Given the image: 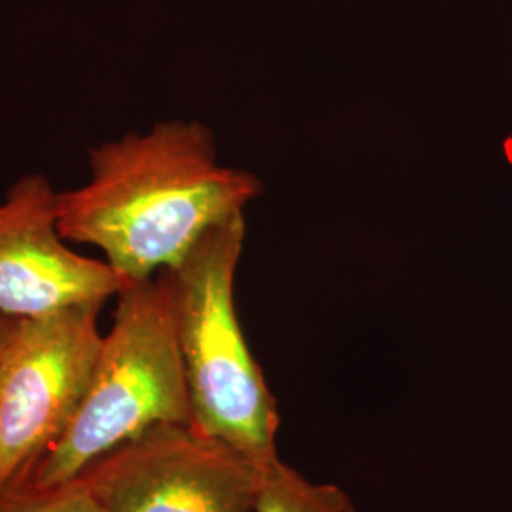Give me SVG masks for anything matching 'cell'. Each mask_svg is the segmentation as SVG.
Returning <instances> with one entry per match:
<instances>
[{
    "instance_id": "6da1fadb",
    "label": "cell",
    "mask_w": 512,
    "mask_h": 512,
    "mask_svg": "<svg viewBox=\"0 0 512 512\" xmlns=\"http://www.w3.org/2000/svg\"><path fill=\"white\" fill-rule=\"evenodd\" d=\"M88 181L57 190V228L88 245L128 283L177 266L200 239L245 215L262 181L219 162L213 131L196 120L158 122L88 152Z\"/></svg>"
},
{
    "instance_id": "7a4b0ae2",
    "label": "cell",
    "mask_w": 512,
    "mask_h": 512,
    "mask_svg": "<svg viewBox=\"0 0 512 512\" xmlns=\"http://www.w3.org/2000/svg\"><path fill=\"white\" fill-rule=\"evenodd\" d=\"M116 300L112 327L73 420L12 494L61 488L154 425L194 423L164 275L129 283Z\"/></svg>"
},
{
    "instance_id": "3957f363",
    "label": "cell",
    "mask_w": 512,
    "mask_h": 512,
    "mask_svg": "<svg viewBox=\"0 0 512 512\" xmlns=\"http://www.w3.org/2000/svg\"><path fill=\"white\" fill-rule=\"evenodd\" d=\"M245 234V215L226 220L162 275L194 425L264 467L277 458L281 418L236 311L234 287Z\"/></svg>"
},
{
    "instance_id": "277c9868",
    "label": "cell",
    "mask_w": 512,
    "mask_h": 512,
    "mask_svg": "<svg viewBox=\"0 0 512 512\" xmlns=\"http://www.w3.org/2000/svg\"><path fill=\"white\" fill-rule=\"evenodd\" d=\"M103 304L16 319L0 357V497L12 494L74 418L103 346Z\"/></svg>"
},
{
    "instance_id": "5b68a950",
    "label": "cell",
    "mask_w": 512,
    "mask_h": 512,
    "mask_svg": "<svg viewBox=\"0 0 512 512\" xmlns=\"http://www.w3.org/2000/svg\"><path fill=\"white\" fill-rule=\"evenodd\" d=\"M262 467L194 423H160L71 482L97 512H255Z\"/></svg>"
},
{
    "instance_id": "8992f818",
    "label": "cell",
    "mask_w": 512,
    "mask_h": 512,
    "mask_svg": "<svg viewBox=\"0 0 512 512\" xmlns=\"http://www.w3.org/2000/svg\"><path fill=\"white\" fill-rule=\"evenodd\" d=\"M129 283L105 260L80 255L57 228V190L42 173L19 177L0 202V313L25 319L105 304Z\"/></svg>"
},
{
    "instance_id": "52a82bcc",
    "label": "cell",
    "mask_w": 512,
    "mask_h": 512,
    "mask_svg": "<svg viewBox=\"0 0 512 512\" xmlns=\"http://www.w3.org/2000/svg\"><path fill=\"white\" fill-rule=\"evenodd\" d=\"M255 512H359L346 490L311 482L279 456L260 471Z\"/></svg>"
},
{
    "instance_id": "ba28073f",
    "label": "cell",
    "mask_w": 512,
    "mask_h": 512,
    "mask_svg": "<svg viewBox=\"0 0 512 512\" xmlns=\"http://www.w3.org/2000/svg\"><path fill=\"white\" fill-rule=\"evenodd\" d=\"M0 512H97V507L78 484L67 482L50 492L4 495Z\"/></svg>"
},
{
    "instance_id": "9c48e42d",
    "label": "cell",
    "mask_w": 512,
    "mask_h": 512,
    "mask_svg": "<svg viewBox=\"0 0 512 512\" xmlns=\"http://www.w3.org/2000/svg\"><path fill=\"white\" fill-rule=\"evenodd\" d=\"M14 323H16L14 317H8V315L0 313V357H2V351H4L6 344H8V338L12 334Z\"/></svg>"
}]
</instances>
